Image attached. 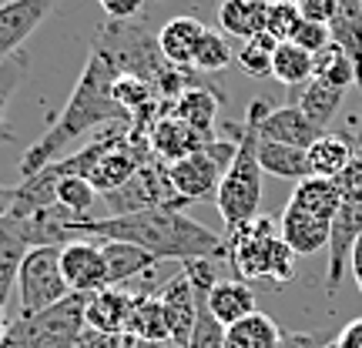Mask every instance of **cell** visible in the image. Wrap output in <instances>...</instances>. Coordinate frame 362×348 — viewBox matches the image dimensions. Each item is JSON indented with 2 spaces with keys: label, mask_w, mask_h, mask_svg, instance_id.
Returning <instances> with one entry per match:
<instances>
[{
  "label": "cell",
  "mask_w": 362,
  "mask_h": 348,
  "mask_svg": "<svg viewBox=\"0 0 362 348\" xmlns=\"http://www.w3.org/2000/svg\"><path fill=\"white\" fill-rule=\"evenodd\" d=\"M265 0H221L218 7V27L225 37H238L242 44L265 30Z\"/></svg>",
  "instance_id": "22"
},
{
  "label": "cell",
  "mask_w": 362,
  "mask_h": 348,
  "mask_svg": "<svg viewBox=\"0 0 362 348\" xmlns=\"http://www.w3.org/2000/svg\"><path fill=\"white\" fill-rule=\"evenodd\" d=\"M78 238L98 241H131L144 248L158 261H194V258H228L225 234L198 224L181 208H148L134 215H107V218H78Z\"/></svg>",
  "instance_id": "1"
},
{
  "label": "cell",
  "mask_w": 362,
  "mask_h": 348,
  "mask_svg": "<svg viewBox=\"0 0 362 348\" xmlns=\"http://www.w3.org/2000/svg\"><path fill=\"white\" fill-rule=\"evenodd\" d=\"M54 171H57V164H54ZM94 201H98V188L88 178H81V174H61L57 171V205H64L78 218H90L88 211L94 208Z\"/></svg>",
  "instance_id": "33"
},
{
  "label": "cell",
  "mask_w": 362,
  "mask_h": 348,
  "mask_svg": "<svg viewBox=\"0 0 362 348\" xmlns=\"http://www.w3.org/2000/svg\"><path fill=\"white\" fill-rule=\"evenodd\" d=\"M215 141V134H202V131H194L192 124H185L181 117H175L171 111L165 114H158L151 121V128H148V148H151V155L158 161H165V164H175L181 157L194 155L198 148H205V144Z\"/></svg>",
  "instance_id": "12"
},
{
  "label": "cell",
  "mask_w": 362,
  "mask_h": 348,
  "mask_svg": "<svg viewBox=\"0 0 362 348\" xmlns=\"http://www.w3.org/2000/svg\"><path fill=\"white\" fill-rule=\"evenodd\" d=\"M362 234V194H342L336 218H332V234H329V268H325V295H336L346 268H349V255Z\"/></svg>",
  "instance_id": "10"
},
{
  "label": "cell",
  "mask_w": 362,
  "mask_h": 348,
  "mask_svg": "<svg viewBox=\"0 0 362 348\" xmlns=\"http://www.w3.org/2000/svg\"><path fill=\"white\" fill-rule=\"evenodd\" d=\"M288 40H292V44H298L302 51L319 54L325 44H332V30H329V24H312V20H298Z\"/></svg>",
  "instance_id": "39"
},
{
  "label": "cell",
  "mask_w": 362,
  "mask_h": 348,
  "mask_svg": "<svg viewBox=\"0 0 362 348\" xmlns=\"http://www.w3.org/2000/svg\"><path fill=\"white\" fill-rule=\"evenodd\" d=\"M288 205L296 208H305V211H312V215H322V218H336L339 205H342V191H339L336 178H305L296 184V191H292V198H288Z\"/></svg>",
  "instance_id": "29"
},
{
  "label": "cell",
  "mask_w": 362,
  "mask_h": 348,
  "mask_svg": "<svg viewBox=\"0 0 362 348\" xmlns=\"http://www.w3.org/2000/svg\"><path fill=\"white\" fill-rule=\"evenodd\" d=\"M78 348H124V332L107 335V332H98V328H84V335L78 338Z\"/></svg>",
  "instance_id": "43"
},
{
  "label": "cell",
  "mask_w": 362,
  "mask_h": 348,
  "mask_svg": "<svg viewBox=\"0 0 362 348\" xmlns=\"http://www.w3.org/2000/svg\"><path fill=\"white\" fill-rule=\"evenodd\" d=\"M61 271L67 278V288L78 295H94L107 288V261L98 238H78L61 248Z\"/></svg>",
  "instance_id": "11"
},
{
  "label": "cell",
  "mask_w": 362,
  "mask_h": 348,
  "mask_svg": "<svg viewBox=\"0 0 362 348\" xmlns=\"http://www.w3.org/2000/svg\"><path fill=\"white\" fill-rule=\"evenodd\" d=\"M225 245H228V261L242 282L285 284L296 278V251L282 241L279 221L265 215L232 228L225 234Z\"/></svg>",
  "instance_id": "3"
},
{
  "label": "cell",
  "mask_w": 362,
  "mask_h": 348,
  "mask_svg": "<svg viewBox=\"0 0 362 348\" xmlns=\"http://www.w3.org/2000/svg\"><path fill=\"white\" fill-rule=\"evenodd\" d=\"M54 7H57V0H7V4H0V61H7L21 51V44L51 17Z\"/></svg>",
  "instance_id": "13"
},
{
  "label": "cell",
  "mask_w": 362,
  "mask_h": 348,
  "mask_svg": "<svg viewBox=\"0 0 362 348\" xmlns=\"http://www.w3.org/2000/svg\"><path fill=\"white\" fill-rule=\"evenodd\" d=\"M101 248H104V261H107V288L131 284L134 278L155 275L158 258L148 255L144 248L131 245V241H104Z\"/></svg>",
  "instance_id": "19"
},
{
  "label": "cell",
  "mask_w": 362,
  "mask_h": 348,
  "mask_svg": "<svg viewBox=\"0 0 362 348\" xmlns=\"http://www.w3.org/2000/svg\"><path fill=\"white\" fill-rule=\"evenodd\" d=\"M342 97H346V90H339V88H332V84H325V80L312 78L309 84L302 88L298 101H292V104H298V107H302V114L309 117L315 128L325 131L332 121H336L339 107H342Z\"/></svg>",
  "instance_id": "28"
},
{
  "label": "cell",
  "mask_w": 362,
  "mask_h": 348,
  "mask_svg": "<svg viewBox=\"0 0 362 348\" xmlns=\"http://www.w3.org/2000/svg\"><path fill=\"white\" fill-rule=\"evenodd\" d=\"M279 232H282V241L296 255H315V251L329 248L332 221L322 218V215H312L305 208L285 205L282 218H279Z\"/></svg>",
  "instance_id": "16"
},
{
  "label": "cell",
  "mask_w": 362,
  "mask_h": 348,
  "mask_svg": "<svg viewBox=\"0 0 362 348\" xmlns=\"http://www.w3.org/2000/svg\"><path fill=\"white\" fill-rule=\"evenodd\" d=\"M24 71H27L24 51H17L13 57H7V61H0V117H4V107L11 104L13 90H17V84L24 78Z\"/></svg>",
  "instance_id": "38"
},
{
  "label": "cell",
  "mask_w": 362,
  "mask_h": 348,
  "mask_svg": "<svg viewBox=\"0 0 362 348\" xmlns=\"http://www.w3.org/2000/svg\"><path fill=\"white\" fill-rule=\"evenodd\" d=\"M98 4L111 20H134L144 7V0H98Z\"/></svg>",
  "instance_id": "42"
},
{
  "label": "cell",
  "mask_w": 362,
  "mask_h": 348,
  "mask_svg": "<svg viewBox=\"0 0 362 348\" xmlns=\"http://www.w3.org/2000/svg\"><path fill=\"white\" fill-rule=\"evenodd\" d=\"M228 131H232V138H215L211 144L198 148L194 155L168 164L171 184H175V191H178L181 198L205 201V198H215V194H218L221 178H225V171H228L235 151H238L235 128H228Z\"/></svg>",
  "instance_id": "6"
},
{
  "label": "cell",
  "mask_w": 362,
  "mask_h": 348,
  "mask_svg": "<svg viewBox=\"0 0 362 348\" xmlns=\"http://www.w3.org/2000/svg\"><path fill=\"white\" fill-rule=\"evenodd\" d=\"M232 64V44L221 30H205V37L194 51V71H205V74H215V71H225Z\"/></svg>",
  "instance_id": "35"
},
{
  "label": "cell",
  "mask_w": 362,
  "mask_h": 348,
  "mask_svg": "<svg viewBox=\"0 0 362 348\" xmlns=\"http://www.w3.org/2000/svg\"><path fill=\"white\" fill-rule=\"evenodd\" d=\"M27 251H30V238H27L21 218L4 215L0 218V298L4 301L11 298V288L17 284V275H21Z\"/></svg>",
  "instance_id": "20"
},
{
  "label": "cell",
  "mask_w": 362,
  "mask_h": 348,
  "mask_svg": "<svg viewBox=\"0 0 362 348\" xmlns=\"http://www.w3.org/2000/svg\"><path fill=\"white\" fill-rule=\"evenodd\" d=\"M194 298H198V322H194L188 348H225V325H218L215 315L208 311V295H194Z\"/></svg>",
  "instance_id": "36"
},
{
  "label": "cell",
  "mask_w": 362,
  "mask_h": 348,
  "mask_svg": "<svg viewBox=\"0 0 362 348\" xmlns=\"http://www.w3.org/2000/svg\"><path fill=\"white\" fill-rule=\"evenodd\" d=\"M101 198H104V205L111 208V215H134V211H148V208H181L185 211V208L192 205L188 198H181L175 191L168 164L158 161V157H151L121 188L101 194Z\"/></svg>",
  "instance_id": "7"
},
{
  "label": "cell",
  "mask_w": 362,
  "mask_h": 348,
  "mask_svg": "<svg viewBox=\"0 0 362 348\" xmlns=\"http://www.w3.org/2000/svg\"><path fill=\"white\" fill-rule=\"evenodd\" d=\"M141 295H151V292H134L131 284L101 288V292L88 295V308H84L88 328H98V332H107V335H121V332H128L134 301H138Z\"/></svg>",
  "instance_id": "14"
},
{
  "label": "cell",
  "mask_w": 362,
  "mask_h": 348,
  "mask_svg": "<svg viewBox=\"0 0 362 348\" xmlns=\"http://www.w3.org/2000/svg\"><path fill=\"white\" fill-rule=\"evenodd\" d=\"M84 308L88 295L71 292L37 315H17V322L7 325L0 338V348H78V338L88 328Z\"/></svg>",
  "instance_id": "5"
},
{
  "label": "cell",
  "mask_w": 362,
  "mask_h": 348,
  "mask_svg": "<svg viewBox=\"0 0 362 348\" xmlns=\"http://www.w3.org/2000/svg\"><path fill=\"white\" fill-rule=\"evenodd\" d=\"M259 164L265 174L296 181V184L312 178L309 151L305 148H292V144H275V141H262L259 138Z\"/></svg>",
  "instance_id": "25"
},
{
  "label": "cell",
  "mask_w": 362,
  "mask_h": 348,
  "mask_svg": "<svg viewBox=\"0 0 362 348\" xmlns=\"http://www.w3.org/2000/svg\"><path fill=\"white\" fill-rule=\"evenodd\" d=\"M4 305H7V301H4V298H0V338H4V332H7V315H4Z\"/></svg>",
  "instance_id": "46"
},
{
  "label": "cell",
  "mask_w": 362,
  "mask_h": 348,
  "mask_svg": "<svg viewBox=\"0 0 362 348\" xmlns=\"http://www.w3.org/2000/svg\"><path fill=\"white\" fill-rule=\"evenodd\" d=\"M218 107H221V94L208 84H188L178 97L168 104V111L175 117H181L185 124H192L202 134H215V121H218ZM218 138V134H215Z\"/></svg>",
  "instance_id": "18"
},
{
  "label": "cell",
  "mask_w": 362,
  "mask_h": 348,
  "mask_svg": "<svg viewBox=\"0 0 362 348\" xmlns=\"http://www.w3.org/2000/svg\"><path fill=\"white\" fill-rule=\"evenodd\" d=\"M282 328L265 311H252L248 318L225 328V348H279Z\"/></svg>",
  "instance_id": "26"
},
{
  "label": "cell",
  "mask_w": 362,
  "mask_h": 348,
  "mask_svg": "<svg viewBox=\"0 0 362 348\" xmlns=\"http://www.w3.org/2000/svg\"><path fill=\"white\" fill-rule=\"evenodd\" d=\"M67 295H71V288L61 271V248H30L21 265V275H17L21 315H37Z\"/></svg>",
  "instance_id": "8"
},
{
  "label": "cell",
  "mask_w": 362,
  "mask_h": 348,
  "mask_svg": "<svg viewBox=\"0 0 362 348\" xmlns=\"http://www.w3.org/2000/svg\"><path fill=\"white\" fill-rule=\"evenodd\" d=\"M47 205H57V171H54V164L24 178L13 188V205L7 215L11 218H27V215H34V211Z\"/></svg>",
  "instance_id": "24"
},
{
  "label": "cell",
  "mask_w": 362,
  "mask_h": 348,
  "mask_svg": "<svg viewBox=\"0 0 362 348\" xmlns=\"http://www.w3.org/2000/svg\"><path fill=\"white\" fill-rule=\"evenodd\" d=\"M158 298H161V305H165L171 342H175L178 348H188L192 332H194V322H198V298H194V292H192L188 275L178 271L175 278H168L165 288L158 292Z\"/></svg>",
  "instance_id": "15"
},
{
  "label": "cell",
  "mask_w": 362,
  "mask_h": 348,
  "mask_svg": "<svg viewBox=\"0 0 362 348\" xmlns=\"http://www.w3.org/2000/svg\"><path fill=\"white\" fill-rule=\"evenodd\" d=\"M279 348H332V338L319 332H282Z\"/></svg>",
  "instance_id": "41"
},
{
  "label": "cell",
  "mask_w": 362,
  "mask_h": 348,
  "mask_svg": "<svg viewBox=\"0 0 362 348\" xmlns=\"http://www.w3.org/2000/svg\"><path fill=\"white\" fill-rule=\"evenodd\" d=\"M352 157H356V148H352L349 138L322 134V138L309 148V168L315 178H339L342 171L349 168Z\"/></svg>",
  "instance_id": "30"
},
{
  "label": "cell",
  "mask_w": 362,
  "mask_h": 348,
  "mask_svg": "<svg viewBox=\"0 0 362 348\" xmlns=\"http://www.w3.org/2000/svg\"><path fill=\"white\" fill-rule=\"evenodd\" d=\"M329 30H332V40L349 54L356 67V88L362 90V0H339V11Z\"/></svg>",
  "instance_id": "23"
},
{
  "label": "cell",
  "mask_w": 362,
  "mask_h": 348,
  "mask_svg": "<svg viewBox=\"0 0 362 348\" xmlns=\"http://www.w3.org/2000/svg\"><path fill=\"white\" fill-rule=\"evenodd\" d=\"M302 20H312V24H332V17L339 11V0H296Z\"/></svg>",
  "instance_id": "40"
},
{
  "label": "cell",
  "mask_w": 362,
  "mask_h": 348,
  "mask_svg": "<svg viewBox=\"0 0 362 348\" xmlns=\"http://www.w3.org/2000/svg\"><path fill=\"white\" fill-rule=\"evenodd\" d=\"M279 44H282V40H275L269 30H262V34H255L252 40L242 44V51L235 54V61H238V67L245 71L248 78H269L272 57H275V47H279Z\"/></svg>",
  "instance_id": "34"
},
{
  "label": "cell",
  "mask_w": 362,
  "mask_h": 348,
  "mask_svg": "<svg viewBox=\"0 0 362 348\" xmlns=\"http://www.w3.org/2000/svg\"><path fill=\"white\" fill-rule=\"evenodd\" d=\"M298 20H302V13H298L296 0H275V4H269V13H265V30L275 40H288Z\"/></svg>",
  "instance_id": "37"
},
{
  "label": "cell",
  "mask_w": 362,
  "mask_h": 348,
  "mask_svg": "<svg viewBox=\"0 0 362 348\" xmlns=\"http://www.w3.org/2000/svg\"><path fill=\"white\" fill-rule=\"evenodd\" d=\"M208 27L202 20H194L188 13H181V17H171L168 24L158 30V47H161V57L168 61L171 67H181V71H188L194 64V51H198V44L205 37Z\"/></svg>",
  "instance_id": "17"
},
{
  "label": "cell",
  "mask_w": 362,
  "mask_h": 348,
  "mask_svg": "<svg viewBox=\"0 0 362 348\" xmlns=\"http://www.w3.org/2000/svg\"><path fill=\"white\" fill-rule=\"evenodd\" d=\"M332 348H362V318L342 325V332L332 338Z\"/></svg>",
  "instance_id": "44"
},
{
  "label": "cell",
  "mask_w": 362,
  "mask_h": 348,
  "mask_svg": "<svg viewBox=\"0 0 362 348\" xmlns=\"http://www.w3.org/2000/svg\"><path fill=\"white\" fill-rule=\"evenodd\" d=\"M272 78L285 88H305L315 78V54L302 51L292 40H282L272 57Z\"/></svg>",
  "instance_id": "27"
},
{
  "label": "cell",
  "mask_w": 362,
  "mask_h": 348,
  "mask_svg": "<svg viewBox=\"0 0 362 348\" xmlns=\"http://www.w3.org/2000/svg\"><path fill=\"white\" fill-rule=\"evenodd\" d=\"M131 335L144 338V342H171L168 332V318H165V305L158 295H141L134 301V311H131L128 322Z\"/></svg>",
  "instance_id": "31"
},
{
  "label": "cell",
  "mask_w": 362,
  "mask_h": 348,
  "mask_svg": "<svg viewBox=\"0 0 362 348\" xmlns=\"http://www.w3.org/2000/svg\"><path fill=\"white\" fill-rule=\"evenodd\" d=\"M117 74H121V67L115 64V57L90 44V57H88V64H84V71H81L74 90H71V97H67L64 111L54 117L51 128L44 131L37 141L24 151V161H21V174H24V178L44 171L47 164H54L67 144L78 141L81 134H88L90 128L111 124V121L131 124L128 111H124V107L115 101V94H111Z\"/></svg>",
  "instance_id": "2"
},
{
  "label": "cell",
  "mask_w": 362,
  "mask_h": 348,
  "mask_svg": "<svg viewBox=\"0 0 362 348\" xmlns=\"http://www.w3.org/2000/svg\"><path fill=\"white\" fill-rule=\"evenodd\" d=\"M248 117H255V128H259L262 141L292 144V148H305V151L325 134V131H319L309 117L302 114L298 104L272 107L269 97H255V101L248 104Z\"/></svg>",
  "instance_id": "9"
},
{
  "label": "cell",
  "mask_w": 362,
  "mask_h": 348,
  "mask_svg": "<svg viewBox=\"0 0 362 348\" xmlns=\"http://www.w3.org/2000/svg\"><path fill=\"white\" fill-rule=\"evenodd\" d=\"M349 271H352V278H356L359 295H362V234H359V241H356V248H352V255H349Z\"/></svg>",
  "instance_id": "45"
},
{
  "label": "cell",
  "mask_w": 362,
  "mask_h": 348,
  "mask_svg": "<svg viewBox=\"0 0 362 348\" xmlns=\"http://www.w3.org/2000/svg\"><path fill=\"white\" fill-rule=\"evenodd\" d=\"M315 80H325V84H332V88H339V90H346L349 84H356V67H352L349 54L342 51L336 40L325 44L322 51L315 54Z\"/></svg>",
  "instance_id": "32"
},
{
  "label": "cell",
  "mask_w": 362,
  "mask_h": 348,
  "mask_svg": "<svg viewBox=\"0 0 362 348\" xmlns=\"http://www.w3.org/2000/svg\"><path fill=\"white\" fill-rule=\"evenodd\" d=\"M208 311L215 315V322L228 328V325L248 318L252 311H259V305H255V292H252L248 282H242V278L218 282L211 292H208Z\"/></svg>",
  "instance_id": "21"
},
{
  "label": "cell",
  "mask_w": 362,
  "mask_h": 348,
  "mask_svg": "<svg viewBox=\"0 0 362 348\" xmlns=\"http://www.w3.org/2000/svg\"><path fill=\"white\" fill-rule=\"evenodd\" d=\"M232 128H235L238 151H235L232 164H228L225 178H221L218 194H215L218 215L228 232L238 228V224H248L252 218H259L262 174H265L259 164V128H255V117L245 114V121L232 124Z\"/></svg>",
  "instance_id": "4"
}]
</instances>
